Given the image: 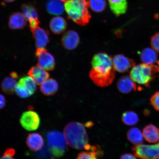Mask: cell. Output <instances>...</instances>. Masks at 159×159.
<instances>
[{"instance_id":"cell-1","label":"cell","mask_w":159,"mask_h":159,"mask_svg":"<svg viewBox=\"0 0 159 159\" xmlns=\"http://www.w3.org/2000/svg\"><path fill=\"white\" fill-rule=\"evenodd\" d=\"M84 125L76 122L69 123L65 127L64 134L67 143L77 150H90L91 145Z\"/></svg>"},{"instance_id":"cell-2","label":"cell","mask_w":159,"mask_h":159,"mask_svg":"<svg viewBox=\"0 0 159 159\" xmlns=\"http://www.w3.org/2000/svg\"><path fill=\"white\" fill-rule=\"evenodd\" d=\"M88 7L87 0H70L65 4L69 18L81 26L88 25L90 20Z\"/></svg>"},{"instance_id":"cell-3","label":"cell","mask_w":159,"mask_h":159,"mask_svg":"<svg viewBox=\"0 0 159 159\" xmlns=\"http://www.w3.org/2000/svg\"><path fill=\"white\" fill-rule=\"evenodd\" d=\"M157 73H159V67L157 66L141 63L133 67L130 71V76L135 83L148 87L156 78Z\"/></svg>"},{"instance_id":"cell-4","label":"cell","mask_w":159,"mask_h":159,"mask_svg":"<svg viewBox=\"0 0 159 159\" xmlns=\"http://www.w3.org/2000/svg\"><path fill=\"white\" fill-rule=\"evenodd\" d=\"M48 148L55 157L63 156L66 150L67 141L64 134L56 130L49 131L47 134Z\"/></svg>"},{"instance_id":"cell-5","label":"cell","mask_w":159,"mask_h":159,"mask_svg":"<svg viewBox=\"0 0 159 159\" xmlns=\"http://www.w3.org/2000/svg\"><path fill=\"white\" fill-rule=\"evenodd\" d=\"M36 84L34 80L30 76L21 77L16 85L15 92L21 98H28L36 91Z\"/></svg>"},{"instance_id":"cell-6","label":"cell","mask_w":159,"mask_h":159,"mask_svg":"<svg viewBox=\"0 0 159 159\" xmlns=\"http://www.w3.org/2000/svg\"><path fill=\"white\" fill-rule=\"evenodd\" d=\"M92 69L99 72H107L114 69L112 57L106 53L95 54L91 61Z\"/></svg>"},{"instance_id":"cell-7","label":"cell","mask_w":159,"mask_h":159,"mask_svg":"<svg viewBox=\"0 0 159 159\" xmlns=\"http://www.w3.org/2000/svg\"><path fill=\"white\" fill-rule=\"evenodd\" d=\"M132 151L135 156L141 159H159V143L135 145Z\"/></svg>"},{"instance_id":"cell-8","label":"cell","mask_w":159,"mask_h":159,"mask_svg":"<svg viewBox=\"0 0 159 159\" xmlns=\"http://www.w3.org/2000/svg\"><path fill=\"white\" fill-rule=\"evenodd\" d=\"M115 70L113 69L107 72H98L91 69L89 73V78L97 86L101 87L109 86L114 82L116 76Z\"/></svg>"},{"instance_id":"cell-9","label":"cell","mask_w":159,"mask_h":159,"mask_svg":"<svg viewBox=\"0 0 159 159\" xmlns=\"http://www.w3.org/2000/svg\"><path fill=\"white\" fill-rule=\"evenodd\" d=\"M20 121L23 128L29 131L37 130L40 124L39 115L33 110H29L23 112Z\"/></svg>"},{"instance_id":"cell-10","label":"cell","mask_w":159,"mask_h":159,"mask_svg":"<svg viewBox=\"0 0 159 159\" xmlns=\"http://www.w3.org/2000/svg\"><path fill=\"white\" fill-rule=\"evenodd\" d=\"M35 56L38 59L37 65L47 71H52L55 68L54 57L45 48H37Z\"/></svg>"},{"instance_id":"cell-11","label":"cell","mask_w":159,"mask_h":159,"mask_svg":"<svg viewBox=\"0 0 159 159\" xmlns=\"http://www.w3.org/2000/svg\"><path fill=\"white\" fill-rule=\"evenodd\" d=\"M112 61L115 71L120 73L128 72L135 65L134 60L122 54L115 55L112 57Z\"/></svg>"},{"instance_id":"cell-12","label":"cell","mask_w":159,"mask_h":159,"mask_svg":"<svg viewBox=\"0 0 159 159\" xmlns=\"http://www.w3.org/2000/svg\"><path fill=\"white\" fill-rule=\"evenodd\" d=\"M80 43V38L78 33L73 30L66 32L61 37V45L67 50L72 51L76 49Z\"/></svg>"},{"instance_id":"cell-13","label":"cell","mask_w":159,"mask_h":159,"mask_svg":"<svg viewBox=\"0 0 159 159\" xmlns=\"http://www.w3.org/2000/svg\"><path fill=\"white\" fill-rule=\"evenodd\" d=\"M116 87L119 92L125 94H128L137 89L142 90V87H138L130 76L127 75H123L117 81Z\"/></svg>"},{"instance_id":"cell-14","label":"cell","mask_w":159,"mask_h":159,"mask_svg":"<svg viewBox=\"0 0 159 159\" xmlns=\"http://www.w3.org/2000/svg\"><path fill=\"white\" fill-rule=\"evenodd\" d=\"M21 10L26 19L29 22L31 30L39 26L40 22L38 13L34 7L30 4H25L22 6Z\"/></svg>"},{"instance_id":"cell-15","label":"cell","mask_w":159,"mask_h":159,"mask_svg":"<svg viewBox=\"0 0 159 159\" xmlns=\"http://www.w3.org/2000/svg\"><path fill=\"white\" fill-rule=\"evenodd\" d=\"M31 31L33 38L35 40L37 48H45L50 42L48 31L39 26L31 30Z\"/></svg>"},{"instance_id":"cell-16","label":"cell","mask_w":159,"mask_h":159,"mask_svg":"<svg viewBox=\"0 0 159 159\" xmlns=\"http://www.w3.org/2000/svg\"><path fill=\"white\" fill-rule=\"evenodd\" d=\"M28 75L34 80L38 85H41L49 77V73L47 70L37 65L32 67L29 69Z\"/></svg>"},{"instance_id":"cell-17","label":"cell","mask_w":159,"mask_h":159,"mask_svg":"<svg viewBox=\"0 0 159 159\" xmlns=\"http://www.w3.org/2000/svg\"><path fill=\"white\" fill-rule=\"evenodd\" d=\"M26 144L32 151L37 152L43 148L44 142L42 136L38 133L30 134L26 139Z\"/></svg>"},{"instance_id":"cell-18","label":"cell","mask_w":159,"mask_h":159,"mask_svg":"<svg viewBox=\"0 0 159 159\" xmlns=\"http://www.w3.org/2000/svg\"><path fill=\"white\" fill-rule=\"evenodd\" d=\"M9 26L12 30L22 29L27 25L24 15L20 12L14 13L9 17Z\"/></svg>"},{"instance_id":"cell-19","label":"cell","mask_w":159,"mask_h":159,"mask_svg":"<svg viewBox=\"0 0 159 159\" xmlns=\"http://www.w3.org/2000/svg\"><path fill=\"white\" fill-rule=\"evenodd\" d=\"M59 84L55 79H48L45 81L40 87V89L43 95L47 96H52L58 91Z\"/></svg>"},{"instance_id":"cell-20","label":"cell","mask_w":159,"mask_h":159,"mask_svg":"<svg viewBox=\"0 0 159 159\" xmlns=\"http://www.w3.org/2000/svg\"><path fill=\"white\" fill-rule=\"evenodd\" d=\"M143 134L147 142L156 143L159 140V129L152 124H149L143 129Z\"/></svg>"},{"instance_id":"cell-21","label":"cell","mask_w":159,"mask_h":159,"mask_svg":"<svg viewBox=\"0 0 159 159\" xmlns=\"http://www.w3.org/2000/svg\"><path fill=\"white\" fill-rule=\"evenodd\" d=\"M51 31L55 34H61L64 33L67 27V23L63 17L57 16L51 20L49 24Z\"/></svg>"},{"instance_id":"cell-22","label":"cell","mask_w":159,"mask_h":159,"mask_svg":"<svg viewBox=\"0 0 159 159\" xmlns=\"http://www.w3.org/2000/svg\"><path fill=\"white\" fill-rule=\"evenodd\" d=\"M109 7L115 15L124 14L128 9L127 0H108Z\"/></svg>"},{"instance_id":"cell-23","label":"cell","mask_w":159,"mask_h":159,"mask_svg":"<svg viewBox=\"0 0 159 159\" xmlns=\"http://www.w3.org/2000/svg\"><path fill=\"white\" fill-rule=\"evenodd\" d=\"M46 7L50 14L57 16L62 15L65 9V5L61 0H49Z\"/></svg>"},{"instance_id":"cell-24","label":"cell","mask_w":159,"mask_h":159,"mask_svg":"<svg viewBox=\"0 0 159 159\" xmlns=\"http://www.w3.org/2000/svg\"><path fill=\"white\" fill-rule=\"evenodd\" d=\"M141 61L143 63L148 65H154L157 63L158 55L154 49L146 48L140 53Z\"/></svg>"},{"instance_id":"cell-25","label":"cell","mask_w":159,"mask_h":159,"mask_svg":"<svg viewBox=\"0 0 159 159\" xmlns=\"http://www.w3.org/2000/svg\"><path fill=\"white\" fill-rule=\"evenodd\" d=\"M128 140L135 145L142 144L143 142V136L141 131L137 128H131L127 133Z\"/></svg>"},{"instance_id":"cell-26","label":"cell","mask_w":159,"mask_h":159,"mask_svg":"<svg viewBox=\"0 0 159 159\" xmlns=\"http://www.w3.org/2000/svg\"><path fill=\"white\" fill-rule=\"evenodd\" d=\"M16 79L11 77H5L3 79L1 84V88L5 94L12 95L15 93L16 85L17 84Z\"/></svg>"},{"instance_id":"cell-27","label":"cell","mask_w":159,"mask_h":159,"mask_svg":"<svg viewBox=\"0 0 159 159\" xmlns=\"http://www.w3.org/2000/svg\"><path fill=\"white\" fill-rule=\"evenodd\" d=\"M122 122L128 126H134L139 122L138 115L134 111H128L123 113L121 117Z\"/></svg>"},{"instance_id":"cell-28","label":"cell","mask_w":159,"mask_h":159,"mask_svg":"<svg viewBox=\"0 0 159 159\" xmlns=\"http://www.w3.org/2000/svg\"><path fill=\"white\" fill-rule=\"evenodd\" d=\"M87 1L89 7L95 12H101L106 7L105 0H87Z\"/></svg>"},{"instance_id":"cell-29","label":"cell","mask_w":159,"mask_h":159,"mask_svg":"<svg viewBox=\"0 0 159 159\" xmlns=\"http://www.w3.org/2000/svg\"><path fill=\"white\" fill-rule=\"evenodd\" d=\"M35 155L38 159H53L54 157L47 147L43 148L41 150L37 151Z\"/></svg>"},{"instance_id":"cell-30","label":"cell","mask_w":159,"mask_h":159,"mask_svg":"<svg viewBox=\"0 0 159 159\" xmlns=\"http://www.w3.org/2000/svg\"><path fill=\"white\" fill-rule=\"evenodd\" d=\"M97 156H98V155L95 151L82 152L80 153L76 159H98Z\"/></svg>"},{"instance_id":"cell-31","label":"cell","mask_w":159,"mask_h":159,"mask_svg":"<svg viewBox=\"0 0 159 159\" xmlns=\"http://www.w3.org/2000/svg\"><path fill=\"white\" fill-rule=\"evenodd\" d=\"M150 101L155 110L159 111V91H157L152 95Z\"/></svg>"},{"instance_id":"cell-32","label":"cell","mask_w":159,"mask_h":159,"mask_svg":"<svg viewBox=\"0 0 159 159\" xmlns=\"http://www.w3.org/2000/svg\"><path fill=\"white\" fill-rule=\"evenodd\" d=\"M151 44L152 48L159 53V33H156L151 37Z\"/></svg>"},{"instance_id":"cell-33","label":"cell","mask_w":159,"mask_h":159,"mask_svg":"<svg viewBox=\"0 0 159 159\" xmlns=\"http://www.w3.org/2000/svg\"><path fill=\"white\" fill-rule=\"evenodd\" d=\"M15 151L12 148H9L5 151L2 156H0V159H16L14 158Z\"/></svg>"},{"instance_id":"cell-34","label":"cell","mask_w":159,"mask_h":159,"mask_svg":"<svg viewBox=\"0 0 159 159\" xmlns=\"http://www.w3.org/2000/svg\"><path fill=\"white\" fill-rule=\"evenodd\" d=\"M6 100L4 95L0 94V109H2L5 106Z\"/></svg>"},{"instance_id":"cell-35","label":"cell","mask_w":159,"mask_h":159,"mask_svg":"<svg viewBox=\"0 0 159 159\" xmlns=\"http://www.w3.org/2000/svg\"><path fill=\"white\" fill-rule=\"evenodd\" d=\"M120 159H137L136 156L132 154L126 153L121 156Z\"/></svg>"},{"instance_id":"cell-36","label":"cell","mask_w":159,"mask_h":159,"mask_svg":"<svg viewBox=\"0 0 159 159\" xmlns=\"http://www.w3.org/2000/svg\"><path fill=\"white\" fill-rule=\"evenodd\" d=\"M10 75L12 78L15 79H17L19 77L18 74L17 72H15V71L11 72L10 73Z\"/></svg>"},{"instance_id":"cell-37","label":"cell","mask_w":159,"mask_h":159,"mask_svg":"<svg viewBox=\"0 0 159 159\" xmlns=\"http://www.w3.org/2000/svg\"><path fill=\"white\" fill-rule=\"evenodd\" d=\"M3 1L7 2H11L15 1V0H3Z\"/></svg>"},{"instance_id":"cell-38","label":"cell","mask_w":159,"mask_h":159,"mask_svg":"<svg viewBox=\"0 0 159 159\" xmlns=\"http://www.w3.org/2000/svg\"><path fill=\"white\" fill-rule=\"evenodd\" d=\"M61 1L63 2H66L70 1V0H61Z\"/></svg>"}]
</instances>
